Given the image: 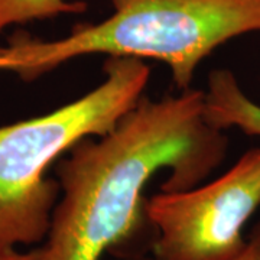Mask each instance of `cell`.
I'll return each mask as SVG.
<instances>
[{
  "label": "cell",
  "mask_w": 260,
  "mask_h": 260,
  "mask_svg": "<svg viewBox=\"0 0 260 260\" xmlns=\"http://www.w3.org/2000/svg\"><path fill=\"white\" fill-rule=\"evenodd\" d=\"M229 138L204 116L203 90L140 100L103 136L80 140L56 165L61 186L35 260H102L150 251L146 185L159 171L160 191H186L221 165Z\"/></svg>",
  "instance_id": "6da1fadb"
},
{
  "label": "cell",
  "mask_w": 260,
  "mask_h": 260,
  "mask_svg": "<svg viewBox=\"0 0 260 260\" xmlns=\"http://www.w3.org/2000/svg\"><path fill=\"white\" fill-rule=\"evenodd\" d=\"M99 23L75 25L54 41L16 32L0 45V73L25 81L85 55L153 59L167 65L179 91L191 88L207 56L234 38L260 32V0H110Z\"/></svg>",
  "instance_id": "7a4b0ae2"
},
{
  "label": "cell",
  "mask_w": 260,
  "mask_h": 260,
  "mask_svg": "<svg viewBox=\"0 0 260 260\" xmlns=\"http://www.w3.org/2000/svg\"><path fill=\"white\" fill-rule=\"evenodd\" d=\"M104 80L44 116L0 127V249L45 240L61 186L47 169L80 140L103 136L145 95L150 67L109 56Z\"/></svg>",
  "instance_id": "3957f363"
},
{
  "label": "cell",
  "mask_w": 260,
  "mask_h": 260,
  "mask_svg": "<svg viewBox=\"0 0 260 260\" xmlns=\"http://www.w3.org/2000/svg\"><path fill=\"white\" fill-rule=\"evenodd\" d=\"M260 208V146L223 175L186 191L148 198L153 260H234L246 247L244 227Z\"/></svg>",
  "instance_id": "277c9868"
},
{
  "label": "cell",
  "mask_w": 260,
  "mask_h": 260,
  "mask_svg": "<svg viewBox=\"0 0 260 260\" xmlns=\"http://www.w3.org/2000/svg\"><path fill=\"white\" fill-rule=\"evenodd\" d=\"M204 94V116L220 130L239 129L249 136L260 138V104L249 97L233 71L213 70Z\"/></svg>",
  "instance_id": "5b68a950"
},
{
  "label": "cell",
  "mask_w": 260,
  "mask_h": 260,
  "mask_svg": "<svg viewBox=\"0 0 260 260\" xmlns=\"http://www.w3.org/2000/svg\"><path fill=\"white\" fill-rule=\"evenodd\" d=\"M87 5L78 0H0V34L13 25L64 15L83 13Z\"/></svg>",
  "instance_id": "8992f818"
},
{
  "label": "cell",
  "mask_w": 260,
  "mask_h": 260,
  "mask_svg": "<svg viewBox=\"0 0 260 260\" xmlns=\"http://www.w3.org/2000/svg\"><path fill=\"white\" fill-rule=\"evenodd\" d=\"M116 260H153V257L150 256L149 251H146V253L124 256ZM234 260H260V221H257L256 225L251 229V232L247 236V244L244 250Z\"/></svg>",
  "instance_id": "52a82bcc"
},
{
  "label": "cell",
  "mask_w": 260,
  "mask_h": 260,
  "mask_svg": "<svg viewBox=\"0 0 260 260\" xmlns=\"http://www.w3.org/2000/svg\"><path fill=\"white\" fill-rule=\"evenodd\" d=\"M0 260H35V249L19 251L18 249H0Z\"/></svg>",
  "instance_id": "ba28073f"
}]
</instances>
